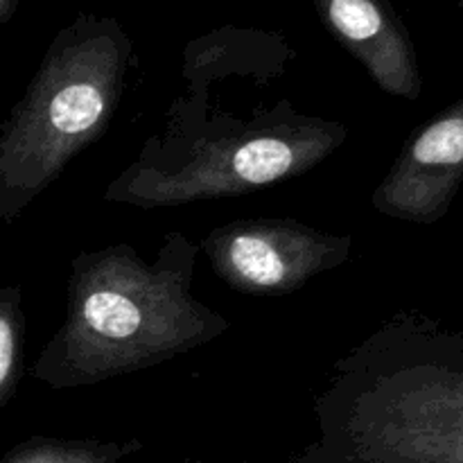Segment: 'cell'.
I'll return each instance as SVG.
<instances>
[{"label":"cell","mask_w":463,"mask_h":463,"mask_svg":"<svg viewBox=\"0 0 463 463\" xmlns=\"http://www.w3.org/2000/svg\"><path fill=\"white\" fill-rule=\"evenodd\" d=\"M294 154L276 138H260L242 145L233 156V167L240 179L249 184H269L292 167Z\"/></svg>","instance_id":"8992f818"},{"label":"cell","mask_w":463,"mask_h":463,"mask_svg":"<svg viewBox=\"0 0 463 463\" xmlns=\"http://www.w3.org/2000/svg\"><path fill=\"white\" fill-rule=\"evenodd\" d=\"M5 463H102L93 457H77V455H59V452H23V455L12 457Z\"/></svg>","instance_id":"ba28073f"},{"label":"cell","mask_w":463,"mask_h":463,"mask_svg":"<svg viewBox=\"0 0 463 463\" xmlns=\"http://www.w3.org/2000/svg\"><path fill=\"white\" fill-rule=\"evenodd\" d=\"M16 364V317L12 301L0 298V401L7 392Z\"/></svg>","instance_id":"52a82bcc"},{"label":"cell","mask_w":463,"mask_h":463,"mask_svg":"<svg viewBox=\"0 0 463 463\" xmlns=\"http://www.w3.org/2000/svg\"><path fill=\"white\" fill-rule=\"evenodd\" d=\"M231 265L247 283L256 288H274L283 280L285 262L267 240L258 235H240L229 247Z\"/></svg>","instance_id":"277c9868"},{"label":"cell","mask_w":463,"mask_h":463,"mask_svg":"<svg viewBox=\"0 0 463 463\" xmlns=\"http://www.w3.org/2000/svg\"><path fill=\"white\" fill-rule=\"evenodd\" d=\"M330 30L369 59L378 72L401 81L414 77V59L405 30L389 0H315Z\"/></svg>","instance_id":"6da1fadb"},{"label":"cell","mask_w":463,"mask_h":463,"mask_svg":"<svg viewBox=\"0 0 463 463\" xmlns=\"http://www.w3.org/2000/svg\"><path fill=\"white\" fill-rule=\"evenodd\" d=\"M459 7H461V9H463V0H459Z\"/></svg>","instance_id":"30bf717a"},{"label":"cell","mask_w":463,"mask_h":463,"mask_svg":"<svg viewBox=\"0 0 463 463\" xmlns=\"http://www.w3.org/2000/svg\"><path fill=\"white\" fill-rule=\"evenodd\" d=\"M414 197L420 213H439L463 176V102L414 140Z\"/></svg>","instance_id":"7a4b0ae2"},{"label":"cell","mask_w":463,"mask_h":463,"mask_svg":"<svg viewBox=\"0 0 463 463\" xmlns=\"http://www.w3.org/2000/svg\"><path fill=\"white\" fill-rule=\"evenodd\" d=\"M90 330L109 339H127L140 328V312L134 303L118 292L90 294L81 307Z\"/></svg>","instance_id":"5b68a950"},{"label":"cell","mask_w":463,"mask_h":463,"mask_svg":"<svg viewBox=\"0 0 463 463\" xmlns=\"http://www.w3.org/2000/svg\"><path fill=\"white\" fill-rule=\"evenodd\" d=\"M104 111V98L90 81H72L57 90L50 102V122L54 131L75 136L99 120Z\"/></svg>","instance_id":"3957f363"},{"label":"cell","mask_w":463,"mask_h":463,"mask_svg":"<svg viewBox=\"0 0 463 463\" xmlns=\"http://www.w3.org/2000/svg\"><path fill=\"white\" fill-rule=\"evenodd\" d=\"M16 5L18 0H0V25L16 12Z\"/></svg>","instance_id":"9c48e42d"}]
</instances>
